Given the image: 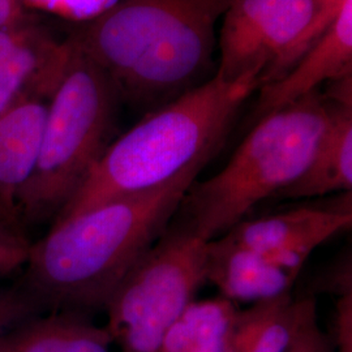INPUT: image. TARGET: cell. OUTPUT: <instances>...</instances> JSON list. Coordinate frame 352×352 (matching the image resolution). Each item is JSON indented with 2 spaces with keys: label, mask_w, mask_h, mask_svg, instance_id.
Segmentation results:
<instances>
[{
  "label": "cell",
  "mask_w": 352,
  "mask_h": 352,
  "mask_svg": "<svg viewBox=\"0 0 352 352\" xmlns=\"http://www.w3.org/2000/svg\"><path fill=\"white\" fill-rule=\"evenodd\" d=\"M204 167L55 221L32 244L23 287L45 311L104 309L129 269L166 231Z\"/></svg>",
  "instance_id": "6da1fadb"
},
{
  "label": "cell",
  "mask_w": 352,
  "mask_h": 352,
  "mask_svg": "<svg viewBox=\"0 0 352 352\" xmlns=\"http://www.w3.org/2000/svg\"><path fill=\"white\" fill-rule=\"evenodd\" d=\"M232 0H115L67 41L141 106L197 87Z\"/></svg>",
  "instance_id": "7a4b0ae2"
},
{
  "label": "cell",
  "mask_w": 352,
  "mask_h": 352,
  "mask_svg": "<svg viewBox=\"0 0 352 352\" xmlns=\"http://www.w3.org/2000/svg\"><path fill=\"white\" fill-rule=\"evenodd\" d=\"M263 87L260 76L228 81L215 75L158 106L113 140L55 221L153 188L195 166H206L241 107Z\"/></svg>",
  "instance_id": "3957f363"
},
{
  "label": "cell",
  "mask_w": 352,
  "mask_h": 352,
  "mask_svg": "<svg viewBox=\"0 0 352 352\" xmlns=\"http://www.w3.org/2000/svg\"><path fill=\"white\" fill-rule=\"evenodd\" d=\"M331 104L327 94L316 90L260 118L218 174L193 182L174 218L210 241L245 219L260 202L277 197L308 167Z\"/></svg>",
  "instance_id": "277c9868"
},
{
  "label": "cell",
  "mask_w": 352,
  "mask_h": 352,
  "mask_svg": "<svg viewBox=\"0 0 352 352\" xmlns=\"http://www.w3.org/2000/svg\"><path fill=\"white\" fill-rule=\"evenodd\" d=\"M68 45V62L47 103L37 164L17 200L23 225L56 218L113 142L118 91Z\"/></svg>",
  "instance_id": "5b68a950"
},
{
  "label": "cell",
  "mask_w": 352,
  "mask_h": 352,
  "mask_svg": "<svg viewBox=\"0 0 352 352\" xmlns=\"http://www.w3.org/2000/svg\"><path fill=\"white\" fill-rule=\"evenodd\" d=\"M208 241L175 218L129 269L106 304L120 352H158L168 329L206 283Z\"/></svg>",
  "instance_id": "8992f818"
},
{
  "label": "cell",
  "mask_w": 352,
  "mask_h": 352,
  "mask_svg": "<svg viewBox=\"0 0 352 352\" xmlns=\"http://www.w3.org/2000/svg\"><path fill=\"white\" fill-rule=\"evenodd\" d=\"M312 0H232L219 33L217 74L228 81L260 76L299 37Z\"/></svg>",
  "instance_id": "52a82bcc"
},
{
  "label": "cell",
  "mask_w": 352,
  "mask_h": 352,
  "mask_svg": "<svg viewBox=\"0 0 352 352\" xmlns=\"http://www.w3.org/2000/svg\"><path fill=\"white\" fill-rule=\"evenodd\" d=\"M351 225V192H344L337 201L302 205L254 219H243L217 239L252 251L300 253L309 257L316 248L342 231L350 230Z\"/></svg>",
  "instance_id": "ba28073f"
},
{
  "label": "cell",
  "mask_w": 352,
  "mask_h": 352,
  "mask_svg": "<svg viewBox=\"0 0 352 352\" xmlns=\"http://www.w3.org/2000/svg\"><path fill=\"white\" fill-rule=\"evenodd\" d=\"M309 257L300 253H269L208 241L206 282L231 302L272 300L291 294Z\"/></svg>",
  "instance_id": "9c48e42d"
},
{
  "label": "cell",
  "mask_w": 352,
  "mask_h": 352,
  "mask_svg": "<svg viewBox=\"0 0 352 352\" xmlns=\"http://www.w3.org/2000/svg\"><path fill=\"white\" fill-rule=\"evenodd\" d=\"M331 113L314 157L302 175L277 199H317L352 192L351 75L333 81Z\"/></svg>",
  "instance_id": "30bf717a"
},
{
  "label": "cell",
  "mask_w": 352,
  "mask_h": 352,
  "mask_svg": "<svg viewBox=\"0 0 352 352\" xmlns=\"http://www.w3.org/2000/svg\"><path fill=\"white\" fill-rule=\"evenodd\" d=\"M352 1L334 26L289 71L276 81L258 89L260 97L253 113L257 122L266 113L311 94L327 81L351 75Z\"/></svg>",
  "instance_id": "8fae6325"
},
{
  "label": "cell",
  "mask_w": 352,
  "mask_h": 352,
  "mask_svg": "<svg viewBox=\"0 0 352 352\" xmlns=\"http://www.w3.org/2000/svg\"><path fill=\"white\" fill-rule=\"evenodd\" d=\"M47 102L26 96L0 115V215L23 227L17 200L37 164Z\"/></svg>",
  "instance_id": "7c38bea8"
},
{
  "label": "cell",
  "mask_w": 352,
  "mask_h": 352,
  "mask_svg": "<svg viewBox=\"0 0 352 352\" xmlns=\"http://www.w3.org/2000/svg\"><path fill=\"white\" fill-rule=\"evenodd\" d=\"M106 327H96L84 314L36 316L0 336V352H113Z\"/></svg>",
  "instance_id": "4fadbf2b"
},
{
  "label": "cell",
  "mask_w": 352,
  "mask_h": 352,
  "mask_svg": "<svg viewBox=\"0 0 352 352\" xmlns=\"http://www.w3.org/2000/svg\"><path fill=\"white\" fill-rule=\"evenodd\" d=\"M296 317V299L283 295L236 311L227 333L225 352H285Z\"/></svg>",
  "instance_id": "5bb4252c"
},
{
  "label": "cell",
  "mask_w": 352,
  "mask_h": 352,
  "mask_svg": "<svg viewBox=\"0 0 352 352\" xmlns=\"http://www.w3.org/2000/svg\"><path fill=\"white\" fill-rule=\"evenodd\" d=\"M236 311L234 302L221 296L193 300L168 329L158 352H225Z\"/></svg>",
  "instance_id": "9a60e30c"
},
{
  "label": "cell",
  "mask_w": 352,
  "mask_h": 352,
  "mask_svg": "<svg viewBox=\"0 0 352 352\" xmlns=\"http://www.w3.org/2000/svg\"><path fill=\"white\" fill-rule=\"evenodd\" d=\"M352 0H312V10L307 25L289 49L285 51L264 75L263 87L278 80L312 49L340 19L344 7Z\"/></svg>",
  "instance_id": "2e32d148"
},
{
  "label": "cell",
  "mask_w": 352,
  "mask_h": 352,
  "mask_svg": "<svg viewBox=\"0 0 352 352\" xmlns=\"http://www.w3.org/2000/svg\"><path fill=\"white\" fill-rule=\"evenodd\" d=\"M285 352H336L333 342L318 325L312 295L296 299L295 327Z\"/></svg>",
  "instance_id": "e0dca14e"
},
{
  "label": "cell",
  "mask_w": 352,
  "mask_h": 352,
  "mask_svg": "<svg viewBox=\"0 0 352 352\" xmlns=\"http://www.w3.org/2000/svg\"><path fill=\"white\" fill-rule=\"evenodd\" d=\"M43 311L41 302L23 286L12 289L0 287V336L39 316Z\"/></svg>",
  "instance_id": "ac0fdd59"
},
{
  "label": "cell",
  "mask_w": 352,
  "mask_h": 352,
  "mask_svg": "<svg viewBox=\"0 0 352 352\" xmlns=\"http://www.w3.org/2000/svg\"><path fill=\"white\" fill-rule=\"evenodd\" d=\"M32 241L25 231L0 215V278L12 274L26 264Z\"/></svg>",
  "instance_id": "d6986e66"
},
{
  "label": "cell",
  "mask_w": 352,
  "mask_h": 352,
  "mask_svg": "<svg viewBox=\"0 0 352 352\" xmlns=\"http://www.w3.org/2000/svg\"><path fill=\"white\" fill-rule=\"evenodd\" d=\"M26 10L55 13L68 19L88 21L107 10L115 0H23Z\"/></svg>",
  "instance_id": "ffe728a7"
},
{
  "label": "cell",
  "mask_w": 352,
  "mask_h": 352,
  "mask_svg": "<svg viewBox=\"0 0 352 352\" xmlns=\"http://www.w3.org/2000/svg\"><path fill=\"white\" fill-rule=\"evenodd\" d=\"M351 253H344L315 280L316 291L344 296L352 294Z\"/></svg>",
  "instance_id": "44dd1931"
},
{
  "label": "cell",
  "mask_w": 352,
  "mask_h": 352,
  "mask_svg": "<svg viewBox=\"0 0 352 352\" xmlns=\"http://www.w3.org/2000/svg\"><path fill=\"white\" fill-rule=\"evenodd\" d=\"M336 352H352V294L340 296L336 307Z\"/></svg>",
  "instance_id": "7402d4cb"
},
{
  "label": "cell",
  "mask_w": 352,
  "mask_h": 352,
  "mask_svg": "<svg viewBox=\"0 0 352 352\" xmlns=\"http://www.w3.org/2000/svg\"><path fill=\"white\" fill-rule=\"evenodd\" d=\"M37 29V26L32 25V23L0 29V64L7 60L14 51L24 46Z\"/></svg>",
  "instance_id": "603a6c76"
},
{
  "label": "cell",
  "mask_w": 352,
  "mask_h": 352,
  "mask_svg": "<svg viewBox=\"0 0 352 352\" xmlns=\"http://www.w3.org/2000/svg\"><path fill=\"white\" fill-rule=\"evenodd\" d=\"M30 23L23 0H0V29Z\"/></svg>",
  "instance_id": "cb8c5ba5"
}]
</instances>
